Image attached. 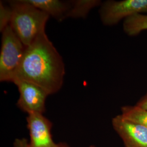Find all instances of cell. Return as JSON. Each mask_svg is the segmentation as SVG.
Instances as JSON below:
<instances>
[{
    "label": "cell",
    "mask_w": 147,
    "mask_h": 147,
    "mask_svg": "<svg viewBox=\"0 0 147 147\" xmlns=\"http://www.w3.org/2000/svg\"><path fill=\"white\" fill-rule=\"evenodd\" d=\"M13 83L18 87L19 98L16 105L27 114L45 111V102L49 95L45 90L37 84L22 80H16Z\"/></svg>",
    "instance_id": "obj_5"
},
{
    "label": "cell",
    "mask_w": 147,
    "mask_h": 147,
    "mask_svg": "<svg viewBox=\"0 0 147 147\" xmlns=\"http://www.w3.org/2000/svg\"><path fill=\"white\" fill-rule=\"evenodd\" d=\"M89 147H95L94 146H90Z\"/></svg>",
    "instance_id": "obj_16"
},
{
    "label": "cell",
    "mask_w": 147,
    "mask_h": 147,
    "mask_svg": "<svg viewBox=\"0 0 147 147\" xmlns=\"http://www.w3.org/2000/svg\"><path fill=\"white\" fill-rule=\"evenodd\" d=\"M57 147H70L68 146L67 144L65 143H58V146Z\"/></svg>",
    "instance_id": "obj_15"
},
{
    "label": "cell",
    "mask_w": 147,
    "mask_h": 147,
    "mask_svg": "<svg viewBox=\"0 0 147 147\" xmlns=\"http://www.w3.org/2000/svg\"><path fill=\"white\" fill-rule=\"evenodd\" d=\"M112 124L125 147H147V128L145 126L129 121L121 115L113 118Z\"/></svg>",
    "instance_id": "obj_6"
},
{
    "label": "cell",
    "mask_w": 147,
    "mask_h": 147,
    "mask_svg": "<svg viewBox=\"0 0 147 147\" xmlns=\"http://www.w3.org/2000/svg\"><path fill=\"white\" fill-rule=\"evenodd\" d=\"M14 147H29V142L25 138H16L14 142Z\"/></svg>",
    "instance_id": "obj_13"
},
{
    "label": "cell",
    "mask_w": 147,
    "mask_h": 147,
    "mask_svg": "<svg viewBox=\"0 0 147 147\" xmlns=\"http://www.w3.org/2000/svg\"><path fill=\"white\" fill-rule=\"evenodd\" d=\"M65 73L63 58L44 31L25 47L13 82L16 80H25L53 94L62 88Z\"/></svg>",
    "instance_id": "obj_1"
},
{
    "label": "cell",
    "mask_w": 147,
    "mask_h": 147,
    "mask_svg": "<svg viewBox=\"0 0 147 147\" xmlns=\"http://www.w3.org/2000/svg\"><path fill=\"white\" fill-rule=\"evenodd\" d=\"M26 121L30 136L29 147H57L51 135V121L39 113L28 114Z\"/></svg>",
    "instance_id": "obj_7"
},
{
    "label": "cell",
    "mask_w": 147,
    "mask_h": 147,
    "mask_svg": "<svg viewBox=\"0 0 147 147\" xmlns=\"http://www.w3.org/2000/svg\"><path fill=\"white\" fill-rule=\"evenodd\" d=\"M102 2L100 0H75L71 1V7L69 10L67 18H85L90 11L95 7L100 6Z\"/></svg>",
    "instance_id": "obj_9"
},
{
    "label": "cell",
    "mask_w": 147,
    "mask_h": 147,
    "mask_svg": "<svg viewBox=\"0 0 147 147\" xmlns=\"http://www.w3.org/2000/svg\"><path fill=\"white\" fill-rule=\"evenodd\" d=\"M137 106L144 109L145 110H147V92L146 94L143 96H142L139 101L137 102Z\"/></svg>",
    "instance_id": "obj_14"
},
{
    "label": "cell",
    "mask_w": 147,
    "mask_h": 147,
    "mask_svg": "<svg viewBox=\"0 0 147 147\" xmlns=\"http://www.w3.org/2000/svg\"><path fill=\"white\" fill-rule=\"evenodd\" d=\"M12 16V10L9 5L0 2V31L2 32L7 27L10 25Z\"/></svg>",
    "instance_id": "obj_12"
},
{
    "label": "cell",
    "mask_w": 147,
    "mask_h": 147,
    "mask_svg": "<svg viewBox=\"0 0 147 147\" xmlns=\"http://www.w3.org/2000/svg\"><path fill=\"white\" fill-rule=\"evenodd\" d=\"M144 13H147V0H109L102 3L99 9L101 21L109 26Z\"/></svg>",
    "instance_id": "obj_4"
},
{
    "label": "cell",
    "mask_w": 147,
    "mask_h": 147,
    "mask_svg": "<svg viewBox=\"0 0 147 147\" xmlns=\"http://www.w3.org/2000/svg\"><path fill=\"white\" fill-rule=\"evenodd\" d=\"M123 28L128 36L139 34L141 32L147 30V15L138 14L127 18L124 20Z\"/></svg>",
    "instance_id": "obj_10"
},
{
    "label": "cell",
    "mask_w": 147,
    "mask_h": 147,
    "mask_svg": "<svg viewBox=\"0 0 147 147\" xmlns=\"http://www.w3.org/2000/svg\"><path fill=\"white\" fill-rule=\"evenodd\" d=\"M121 111V115L124 118L147 128V110L135 105L123 106Z\"/></svg>",
    "instance_id": "obj_11"
},
{
    "label": "cell",
    "mask_w": 147,
    "mask_h": 147,
    "mask_svg": "<svg viewBox=\"0 0 147 147\" xmlns=\"http://www.w3.org/2000/svg\"><path fill=\"white\" fill-rule=\"evenodd\" d=\"M8 3L12 10L10 26L27 47L45 31L50 16L25 0L10 1Z\"/></svg>",
    "instance_id": "obj_2"
},
{
    "label": "cell",
    "mask_w": 147,
    "mask_h": 147,
    "mask_svg": "<svg viewBox=\"0 0 147 147\" xmlns=\"http://www.w3.org/2000/svg\"><path fill=\"white\" fill-rule=\"evenodd\" d=\"M2 33L0 81L13 82L26 47L10 25L7 27Z\"/></svg>",
    "instance_id": "obj_3"
},
{
    "label": "cell",
    "mask_w": 147,
    "mask_h": 147,
    "mask_svg": "<svg viewBox=\"0 0 147 147\" xmlns=\"http://www.w3.org/2000/svg\"><path fill=\"white\" fill-rule=\"evenodd\" d=\"M37 9L55 18L59 21L65 19L71 7V1L60 0H25Z\"/></svg>",
    "instance_id": "obj_8"
}]
</instances>
